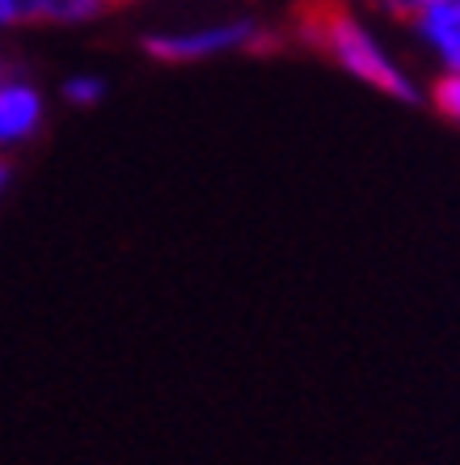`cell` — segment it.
Returning <instances> with one entry per match:
<instances>
[{
	"label": "cell",
	"instance_id": "6",
	"mask_svg": "<svg viewBox=\"0 0 460 465\" xmlns=\"http://www.w3.org/2000/svg\"><path fill=\"white\" fill-rule=\"evenodd\" d=\"M436 106H439V114H448L452 123H460V73H448L436 81Z\"/></svg>",
	"mask_w": 460,
	"mask_h": 465
},
{
	"label": "cell",
	"instance_id": "3",
	"mask_svg": "<svg viewBox=\"0 0 460 465\" xmlns=\"http://www.w3.org/2000/svg\"><path fill=\"white\" fill-rule=\"evenodd\" d=\"M43 123V98L25 81H0V148L22 144Z\"/></svg>",
	"mask_w": 460,
	"mask_h": 465
},
{
	"label": "cell",
	"instance_id": "13",
	"mask_svg": "<svg viewBox=\"0 0 460 465\" xmlns=\"http://www.w3.org/2000/svg\"><path fill=\"white\" fill-rule=\"evenodd\" d=\"M456 5H460V0H456Z\"/></svg>",
	"mask_w": 460,
	"mask_h": 465
},
{
	"label": "cell",
	"instance_id": "12",
	"mask_svg": "<svg viewBox=\"0 0 460 465\" xmlns=\"http://www.w3.org/2000/svg\"><path fill=\"white\" fill-rule=\"evenodd\" d=\"M114 5H127V0H110V9H114Z\"/></svg>",
	"mask_w": 460,
	"mask_h": 465
},
{
	"label": "cell",
	"instance_id": "10",
	"mask_svg": "<svg viewBox=\"0 0 460 465\" xmlns=\"http://www.w3.org/2000/svg\"><path fill=\"white\" fill-rule=\"evenodd\" d=\"M0 25H17V17H13V5H9V0H0Z\"/></svg>",
	"mask_w": 460,
	"mask_h": 465
},
{
	"label": "cell",
	"instance_id": "1",
	"mask_svg": "<svg viewBox=\"0 0 460 465\" xmlns=\"http://www.w3.org/2000/svg\"><path fill=\"white\" fill-rule=\"evenodd\" d=\"M300 38L308 47L321 51V55H329L338 68L359 76L364 85L385 89L388 98H401V102L418 98L414 81L388 60L385 47L355 22L342 0H304L300 5Z\"/></svg>",
	"mask_w": 460,
	"mask_h": 465
},
{
	"label": "cell",
	"instance_id": "9",
	"mask_svg": "<svg viewBox=\"0 0 460 465\" xmlns=\"http://www.w3.org/2000/svg\"><path fill=\"white\" fill-rule=\"evenodd\" d=\"M17 22H43V5L38 0H9Z\"/></svg>",
	"mask_w": 460,
	"mask_h": 465
},
{
	"label": "cell",
	"instance_id": "7",
	"mask_svg": "<svg viewBox=\"0 0 460 465\" xmlns=\"http://www.w3.org/2000/svg\"><path fill=\"white\" fill-rule=\"evenodd\" d=\"M64 98L76 102V106H93V102L102 98V81H97V76H76V81L64 85Z\"/></svg>",
	"mask_w": 460,
	"mask_h": 465
},
{
	"label": "cell",
	"instance_id": "4",
	"mask_svg": "<svg viewBox=\"0 0 460 465\" xmlns=\"http://www.w3.org/2000/svg\"><path fill=\"white\" fill-rule=\"evenodd\" d=\"M414 25L426 38V47L448 64V73H460V5L456 0H431V5H423Z\"/></svg>",
	"mask_w": 460,
	"mask_h": 465
},
{
	"label": "cell",
	"instance_id": "2",
	"mask_svg": "<svg viewBox=\"0 0 460 465\" xmlns=\"http://www.w3.org/2000/svg\"><path fill=\"white\" fill-rule=\"evenodd\" d=\"M258 38L254 22H229V25H207V30H173V35L144 38V51L161 64H194L220 51H237Z\"/></svg>",
	"mask_w": 460,
	"mask_h": 465
},
{
	"label": "cell",
	"instance_id": "8",
	"mask_svg": "<svg viewBox=\"0 0 460 465\" xmlns=\"http://www.w3.org/2000/svg\"><path fill=\"white\" fill-rule=\"evenodd\" d=\"M380 5H385L393 17H406V22H414V17H418V9H423V5H431V0H380Z\"/></svg>",
	"mask_w": 460,
	"mask_h": 465
},
{
	"label": "cell",
	"instance_id": "11",
	"mask_svg": "<svg viewBox=\"0 0 460 465\" xmlns=\"http://www.w3.org/2000/svg\"><path fill=\"white\" fill-rule=\"evenodd\" d=\"M5 183H9V161L0 157V191H5Z\"/></svg>",
	"mask_w": 460,
	"mask_h": 465
},
{
	"label": "cell",
	"instance_id": "5",
	"mask_svg": "<svg viewBox=\"0 0 460 465\" xmlns=\"http://www.w3.org/2000/svg\"><path fill=\"white\" fill-rule=\"evenodd\" d=\"M38 5H43V22H89L110 9V0H38Z\"/></svg>",
	"mask_w": 460,
	"mask_h": 465
}]
</instances>
